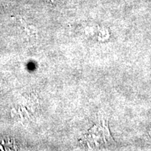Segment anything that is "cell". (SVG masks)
Returning <instances> with one entry per match:
<instances>
[{"label":"cell","instance_id":"obj_1","mask_svg":"<svg viewBox=\"0 0 151 151\" xmlns=\"http://www.w3.org/2000/svg\"><path fill=\"white\" fill-rule=\"evenodd\" d=\"M83 139L87 148L92 150L109 148L114 143L109 131L108 122L103 119L88 130Z\"/></svg>","mask_w":151,"mask_h":151}]
</instances>
